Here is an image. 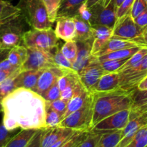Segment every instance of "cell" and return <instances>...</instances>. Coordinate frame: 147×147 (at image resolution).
I'll return each mask as SVG.
<instances>
[{"label": "cell", "instance_id": "obj_1", "mask_svg": "<svg viewBox=\"0 0 147 147\" xmlns=\"http://www.w3.org/2000/svg\"><path fill=\"white\" fill-rule=\"evenodd\" d=\"M2 123L6 129H46L47 101L30 89L17 88L1 102Z\"/></svg>", "mask_w": 147, "mask_h": 147}, {"label": "cell", "instance_id": "obj_2", "mask_svg": "<svg viewBox=\"0 0 147 147\" xmlns=\"http://www.w3.org/2000/svg\"><path fill=\"white\" fill-rule=\"evenodd\" d=\"M136 89L124 90L119 88L110 91L92 93V129L95 125L108 116L125 109H131L133 105V96Z\"/></svg>", "mask_w": 147, "mask_h": 147}, {"label": "cell", "instance_id": "obj_3", "mask_svg": "<svg viewBox=\"0 0 147 147\" xmlns=\"http://www.w3.org/2000/svg\"><path fill=\"white\" fill-rule=\"evenodd\" d=\"M21 12L0 23V47L12 48L22 45L23 36L28 27Z\"/></svg>", "mask_w": 147, "mask_h": 147}, {"label": "cell", "instance_id": "obj_4", "mask_svg": "<svg viewBox=\"0 0 147 147\" xmlns=\"http://www.w3.org/2000/svg\"><path fill=\"white\" fill-rule=\"evenodd\" d=\"M17 7L32 29L49 30L53 27L43 0H20Z\"/></svg>", "mask_w": 147, "mask_h": 147}, {"label": "cell", "instance_id": "obj_5", "mask_svg": "<svg viewBox=\"0 0 147 147\" xmlns=\"http://www.w3.org/2000/svg\"><path fill=\"white\" fill-rule=\"evenodd\" d=\"M93 118V95L90 93L88 100L84 106L70 113L60 121L58 126L80 131H90Z\"/></svg>", "mask_w": 147, "mask_h": 147}, {"label": "cell", "instance_id": "obj_6", "mask_svg": "<svg viewBox=\"0 0 147 147\" xmlns=\"http://www.w3.org/2000/svg\"><path fill=\"white\" fill-rule=\"evenodd\" d=\"M22 45L27 48L53 50L58 47V38L53 28L49 30L31 29L24 33Z\"/></svg>", "mask_w": 147, "mask_h": 147}, {"label": "cell", "instance_id": "obj_7", "mask_svg": "<svg viewBox=\"0 0 147 147\" xmlns=\"http://www.w3.org/2000/svg\"><path fill=\"white\" fill-rule=\"evenodd\" d=\"M91 26H106L113 28L117 20V7L114 0H102L90 7Z\"/></svg>", "mask_w": 147, "mask_h": 147}, {"label": "cell", "instance_id": "obj_8", "mask_svg": "<svg viewBox=\"0 0 147 147\" xmlns=\"http://www.w3.org/2000/svg\"><path fill=\"white\" fill-rule=\"evenodd\" d=\"M144 29L139 27L134 22L130 14L118 18L113 28L112 37H119L129 40H134L142 45L147 47L144 42L142 34Z\"/></svg>", "mask_w": 147, "mask_h": 147}, {"label": "cell", "instance_id": "obj_9", "mask_svg": "<svg viewBox=\"0 0 147 147\" xmlns=\"http://www.w3.org/2000/svg\"><path fill=\"white\" fill-rule=\"evenodd\" d=\"M27 57L21 67V71L29 70H45L58 67L54 62V53L52 50L27 48Z\"/></svg>", "mask_w": 147, "mask_h": 147}, {"label": "cell", "instance_id": "obj_10", "mask_svg": "<svg viewBox=\"0 0 147 147\" xmlns=\"http://www.w3.org/2000/svg\"><path fill=\"white\" fill-rule=\"evenodd\" d=\"M117 73L120 74V88L136 89L139 82L147 76V55L134 66Z\"/></svg>", "mask_w": 147, "mask_h": 147}, {"label": "cell", "instance_id": "obj_11", "mask_svg": "<svg viewBox=\"0 0 147 147\" xmlns=\"http://www.w3.org/2000/svg\"><path fill=\"white\" fill-rule=\"evenodd\" d=\"M106 73L97 57L92 55L88 64L78 73L80 83L90 93H93L100 78Z\"/></svg>", "mask_w": 147, "mask_h": 147}, {"label": "cell", "instance_id": "obj_12", "mask_svg": "<svg viewBox=\"0 0 147 147\" xmlns=\"http://www.w3.org/2000/svg\"><path fill=\"white\" fill-rule=\"evenodd\" d=\"M130 109H125L109 116L95 125L90 131L95 133H106L113 131L122 130L130 120Z\"/></svg>", "mask_w": 147, "mask_h": 147}, {"label": "cell", "instance_id": "obj_13", "mask_svg": "<svg viewBox=\"0 0 147 147\" xmlns=\"http://www.w3.org/2000/svg\"><path fill=\"white\" fill-rule=\"evenodd\" d=\"M69 72L73 71L66 70L60 67H52V68L45 69L40 75L36 86L32 90L42 97L43 95L58 80L59 78Z\"/></svg>", "mask_w": 147, "mask_h": 147}, {"label": "cell", "instance_id": "obj_14", "mask_svg": "<svg viewBox=\"0 0 147 147\" xmlns=\"http://www.w3.org/2000/svg\"><path fill=\"white\" fill-rule=\"evenodd\" d=\"M78 45V53L76 60L73 63V70L80 73L90 62L92 57L91 51L93 39L86 41H76Z\"/></svg>", "mask_w": 147, "mask_h": 147}, {"label": "cell", "instance_id": "obj_15", "mask_svg": "<svg viewBox=\"0 0 147 147\" xmlns=\"http://www.w3.org/2000/svg\"><path fill=\"white\" fill-rule=\"evenodd\" d=\"M55 22V32L57 38L65 42L75 40L76 30L73 17H60L57 18Z\"/></svg>", "mask_w": 147, "mask_h": 147}, {"label": "cell", "instance_id": "obj_16", "mask_svg": "<svg viewBox=\"0 0 147 147\" xmlns=\"http://www.w3.org/2000/svg\"><path fill=\"white\" fill-rule=\"evenodd\" d=\"M144 47L145 46L142 45L138 42L134 40H129L125 39L119 38V37H111L109 39V41L104 45L101 50L94 55L96 57H100L103 55L108 54V53H112V52L117 51V50H122V49L130 48V47Z\"/></svg>", "mask_w": 147, "mask_h": 147}, {"label": "cell", "instance_id": "obj_17", "mask_svg": "<svg viewBox=\"0 0 147 147\" xmlns=\"http://www.w3.org/2000/svg\"><path fill=\"white\" fill-rule=\"evenodd\" d=\"M93 42L91 54L94 55L98 53L113 34V28L106 26H92Z\"/></svg>", "mask_w": 147, "mask_h": 147}, {"label": "cell", "instance_id": "obj_18", "mask_svg": "<svg viewBox=\"0 0 147 147\" xmlns=\"http://www.w3.org/2000/svg\"><path fill=\"white\" fill-rule=\"evenodd\" d=\"M74 131H76L73 129L58 126L43 129L41 138V147H50L65 135Z\"/></svg>", "mask_w": 147, "mask_h": 147}, {"label": "cell", "instance_id": "obj_19", "mask_svg": "<svg viewBox=\"0 0 147 147\" xmlns=\"http://www.w3.org/2000/svg\"><path fill=\"white\" fill-rule=\"evenodd\" d=\"M42 71L43 70H29L20 72L15 78L17 88H22L32 90L37 85Z\"/></svg>", "mask_w": 147, "mask_h": 147}, {"label": "cell", "instance_id": "obj_20", "mask_svg": "<svg viewBox=\"0 0 147 147\" xmlns=\"http://www.w3.org/2000/svg\"><path fill=\"white\" fill-rule=\"evenodd\" d=\"M121 78L119 73H105L100 78L93 93L114 90L120 88Z\"/></svg>", "mask_w": 147, "mask_h": 147}, {"label": "cell", "instance_id": "obj_21", "mask_svg": "<svg viewBox=\"0 0 147 147\" xmlns=\"http://www.w3.org/2000/svg\"><path fill=\"white\" fill-rule=\"evenodd\" d=\"M39 129H22L16 134L4 147H26Z\"/></svg>", "mask_w": 147, "mask_h": 147}, {"label": "cell", "instance_id": "obj_22", "mask_svg": "<svg viewBox=\"0 0 147 147\" xmlns=\"http://www.w3.org/2000/svg\"><path fill=\"white\" fill-rule=\"evenodd\" d=\"M76 23V41H86L93 39L91 26L88 22L85 21L78 15L73 17Z\"/></svg>", "mask_w": 147, "mask_h": 147}, {"label": "cell", "instance_id": "obj_23", "mask_svg": "<svg viewBox=\"0 0 147 147\" xmlns=\"http://www.w3.org/2000/svg\"><path fill=\"white\" fill-rule=\"evenodd\" d=\"M86 1L87 0H63L57 12V18L75 17L79 7Z\"/></svg>", "mask_w": 147, "mask_h": 147}, {"label": "cell", "instance_id": "obj_24", "mask_svg": "<svg viewBox=\"0 0 147 147\" xmlns=\"http://www.w3.org/2000/svg\"><path fill=\"white\" fill-rule=\"evenodd\" d=\"M27 48L24 45L16 46L9 50L7 59L13 65L21 67L27 60Z\"/></svg>", "mask_w": 147, "mask_h": 147}, {"label": "cell", "instance_id": "obj_25", "mask_svg": "<svg viewBox=\"0 0 147 147\" xmlns=\"http://www.w3.org/2000/svg\"><path fill=\"white\" fill-rule=\"evenodd\" d=\"M122 130L103 133L96 147H116L121 139Z\"/></svg>", "mask_w": 147, "mask_h": 147}, {"label": "cell", "instance_id": "obj_26", "mask_svg": "<svg viewBox=\"0 0 147 147\" xmlns=\"http://www.w3.org/2000/svg\"><path fill=\"white\" fill-rule=\"evenodd\" d=\"M142 47H134L130 48L122 49V50H117V51L112 52L108 54L97 57L100 61L108 60H122V59H129L135 53L139 51Z\"/></svg>", "mask_w": 147, "mask_h": 147}, {"label": "cell", "instance_id": "obj_27", "mask_svg": "<svg viewBox=\"0 0 147 147\" xmlns=\"http://www.w3.org/2000/svg\"><path fill=\"white\" fill-rule=\"evenodd\" d=\"M18 74H15L8 78L0 83V103H1L7 96H8L10 93H12L17 88L15 78Z\"/></svg>", "mask_w": 147, "mask_h": 147}, {"label": "cell", "instance_id": "obj_28", "mask_svg": "<svg viewBox=\"0 0 147 147\" xmlns=\"http://www.w3.org/2000/svg\"><path fill=\"white\" fill-rule=\"evenodd\" d=\"M21 12L17 6H14L11 2L4 0H0V17L2 21L15 16Z\"/></svg>", "mask_w": 147, "mask_h": 147}, {"label": "cell", "instance_id": "obj_29", "mask_svg": "<svg viewBox=\"0 0 147 147\" xmlns=\"http://www.w3.org/2000/svg\"><path fill=\"white\" fill-rule=\"evenodd\" d=\"M61 51L65 57L73 63L76 60L78 53V45L76 40H70L65 42L62 46Z\"/></svg>", "mask_w": 147, "mask_h": 147}, {"label": "cell", "instance_id": "obj_30", "mask_svg": "<svg viewBox=\"0 0 147 147\" xmlns=\"http://www.w3.org/2000/svg\"><path fill=\"white\" fill-rule=\"evenodd\" d=\"M129 59L122 60H108L100 61L102 67L106 73H116L118 72Z\"/></svg>", "mask_w": 147, "mask_h": 147}, {"label": "cell", "instance_id": "obj_31", "mask_svg": "<svg viewBox=\"0 0 147 147\" xmlns=\"http://www.w3.org/2000/svg\"><path fill=\"white\" fill-rule=\"evenodd\" d=\"M43 1L45 4L50 22L54 23L57 20V12L61 6L63 0H43Z\"/></svg>", "mask_w": 147, "mask_h": 147}, {"label": "cell", "instance_id": "obj_32", "mask_svg": "<svg viewBox=\"0 0 147 147\" xmlns=\"http://www.w3.org/2000/svg\"><path fill=\"white\" fill-rule=\"evenodd\" d=\"M62 121V116L56 111L48 106L47 103V110H46L45 126L47 128L55 127L59 125Z\"/></svg>", "mask_w": 147, "mask_h": 147}, {"label": "cell", "instance_id": "obj_33", "mask_svg": "<svg viewBox=\"0 0 147 147\" xmlns=\"http://www.w3.org/2000/svg\"><path fill=\"white\" fill-rule=\"evenodd\" d=\"M54 62L58 67L70 71H75L73 68V63L67 60L61 51V49L57 47L54 53Z\"/></svg>", "mask_w": 147, "mask_h": 147}, {"label": "cell", "instance_id": "obj_34", "mask_svg": "<svg viewBox=\"0 0 147 147\" xmlns=\"http://www.w3.org/2000/svg\"><path fill=\"white\" fill-rule=\"evenodd\" d=\"M147 146V125L139 129L133 141L126 147H146Z\"/></svg>", "mask_w": 147, "mask_h": 147}, {"label": "cell", "instance_id": "obj_35", "mask_svg": "<svg viewBox=\"0 0 147 147\" xmlns=\"http://www.w3.org/2000/svg\"><path fill=\"white\" fill-rule=\"evenodd\" d=\"M147 55V47H142L139 51L136 52L129 59V60L126 61V63H125L123 65V67L120 69L118 72L122 71V70H125V69L129 68V67H131L133 66H134L135 65L137 64L138 63L141 61L144 57H145Z\"/></svg>", "mask_w": 147, "mask_h": 147}, {"label": "cell", "instance_id": "obj_36", "mask_svg": "<svg viewBox=\"0 0 147 147\" xmlns=\"http://www.w3.org/2000/svg\"><path fill=\"white\" fill-rule=\"evenodd\" d=\"M80 78H79L78 76L63 91H61V93H60V98L68 102L73 98V96H74L76 88H77L78 85L80 83Z\"/></svg>", "mask_w": 147, "mask_h": 147}, {"label": "cell", "instance_id": "obj_37", "mask_svg": "<svg viewBox=\"0 0 147 147\" xmlns=\"http://www.w3.org/2000/svg\"><path fill=\"white\" fill-rule=\"evenodd\" d=\"M102 134L89 131L87 136L78 144L77 147H96Z\"/></svg>", "mask_w": 147, "mask_h": 147}, {"label": "cell", "instance_id": "obj_38", "mask_svg": "<svg viewBox=\"0 0 147 147\" xmlns=\"http://www.w3.org/2000/svg\"><path fill=\"white\" fill-rule=\"evenodd\" d=\"M60 93L61 91L60 90V88L58 86L57 80L48 89L47 92L43 95L42 98L48 102L54 101V100H57L60 98Z\"/></svg>", "mask_w": 147, "mask_h": 147}, {"label": "cell", "instance_id": "obj_39", "mask_svg": "<svg viewBox=\"0 0 147 147\" xmlns=\"http://www.w3.org/2000/svg\"><path fill=\"white\" fill-rule=\"evenodd\" d=\"M89 131H77L73 134V136L60 147H75L86 136Z\"/></svg>", "mask_w": 147, "mask_h": 147}, {"label": "cell", "instance_id": "obj_40", "mask_svg": "<svg viewBox=\"0 0 147 147\" xmlns=\"http://www.w3.org/2000/svg\"><path fill=\"white\" fill-rule=\"evenodd\" d=\"M14 131H9L6 129L3 123L0 124V147H4L9 141L14 136Z\"/></svg>", "mask_w": 147, "mask_h": 147}, {"label": "cell", "instance_id": "obj_41", "mask_svg": "<svg viewBox=\"0 0 147 147\" xmlns=\"http://www.w3.org/2000/svg\"><path fill=\"white\" fill-rule=\"evenodd\" d=\"M147 9V3L145 0H135L132 8L131 9L130 14L133 19L142 14Z\"/></svg>", "mask_w": 147, "mask_h": 147}, {"label": "cell", "instance_id": "obj_42", "mask_svg": "<svg viewBox=\"0 0 147 147\" xmlns=\"http://www.w3.org/2000/svg\"><path fill=\"white\" fill-rule=\"evenodd\" d=\"M47 103L50 107L54 109L55 111H56L63 118V114L65 113L66 109H67V101L63 100L61 98H59L57 100H55L52 102L47 101Z\"/></svg>", "mask_w": 147, "mask_h": 147}, {"label": "cell", "instance_id": "obj_43", "mask_svg": "<svg viewBox=\"0 0 147 147\" xmlns=\"http://www.w3.org/2000/svg\"><path fill=\"white\" fill-rule=\"evenodd\" d=\"M135 0H125L121 5L117 9V18L123 17L126 14H130L131 9L132 8Z\"/></svg>", "mask_w": 147, "mask_h": 147}, {"label": "cell", "instance_id": "obj_44", "mask_svg": "<svg viewBox=\"0 0 147 147\" xmlns=\"http://www.w3.org/2000/svg\"><path fill=\"white\" fill-rule=\"evenodd\" d=\"M76 15L80 17V18L83 19L85 21L89 22L90 18H91L92 14L91 11H90V8L87 7L86 3H84V4H83L80 7H79V9L77 11Z\"/></svg>", "mask_w": 147, "mask_h": 147}, {"label": "cell", "instance_id": "obj_45", "mask_svg": "<svg viewBox=\"0 0 147 147\" xmlns=\"http://www.w3.org/2000/svg\"><path fill=\"white\" fill-rule=\"evenodd\" d=\"M134 20L139 27H142L144 30L147 28V9L138 17L134 19Z\"/></svg>", "mask_w": 147, "mask_h": 147}, {"label": "cell", "instance_id": "obj_46", "mask_svg": "<svg viewBox=\"0 0 147 147\" xmlns=\"http://www.w3.org/2000/svg\"><path fill=\"white\" fill-rule=\"evenodd\" d=\"M42 129H39L26 147H41V138Z\"/></svg>", "mask_w": 147, "mask_h": 147}, {"label": "cell", "instance_id": "obj_47", "mask_svg": "<svg viewBox=\"0 0 147 147\" xmlns=\"http://www.w3.org/2000/svg\"><path fill=\"white\" fill-rule=\"evenodd\" d=\"M20 72H21V69L15 70H0V83L8 78L11 77L15 74H18Z\"/></svg>", "mask_w": 147, "mask_h": 147}, {"label": "cell", "instance_id": "obj_48", "mask_svg": "<svg viewBox=\"0 0 147 147\" xmlns=\"http://www.w3.org/2000/svg\"><path fill=\"white\" fill-rule=\"evenodd\" d=\"M10 50H11L10 48H4V47H0V63L7 59Z\"/></svg>", "mask_w": 147, "mask_h": 147}, {"label": "cell", "instance_id": "obj_49", "mask_svg": "<svg viewBox=\"0 0 147 147\" xmlns=\"http://www.w3.org/2000/svg\"><path fill=\"white\" fill-rule=\"evenodd\" d=\"M136 88L139 90H147V76L142 79L138 84Z\"/></svg>", "mask_w": 147, "mask_h": 147}, {"label": "cell", "instance_id": "obj_50", "mask_svg": "<svg viewBox=\"0 0 147 147\" xmlns=\"http://www.w3.org/2000/svg\"><path fill=\"white\" fill-rule=\"evenodd\" d=\"M102 1V0H87V1L86 2V5H87L88 7H91L92 6H93L94 4H96V3L99 2V1Z\"/></svg>", "mask_w": 147, "mask_h": 147}, {"label": "cell", "instance_id": "obj_51", "mask_svg": "<svg viewBox=\"0 0 147 147\" xmlns=\"http://www.w3.org/2000/svg\"><path fill=\"white\" fill-rule=\"evenodd\" d=\"M142 39H143L145 45L147 46V28H146L144 30L143 34H142Z\"/></svg>", "mask_w": 147, "mask_h": 147}, {"label": "cell", "instance_id": "obj_52", "mask_svg": "<svg viewBox=\"0 0 147 147\" xmlns=\"http://www.w3.org/2000/svg\"><path fill=\"white\" fill-rule=\"evenodd\" d=\"M114 1H115V4H116V7H117V8H119L125 0H114Z\"/></svg>", "mask_w": 147, "mask_h": 147}, {"label": "cell", "instance_id": "obj_53", "mask_svg": "<svg viewBox=\"0 0 147 147\" xmlns=\"http://www.w3.org/2000/svg\"><path fill=\"white\" fill-rule=\"evenodd\" d=\"M0 112H2V105H1V103H0Z\"/></svg>", "mask_w": 147, "mask_h": 147}, {"label": "cell", "instance_id": "obj_54", "mask_svg": "<svg viewBox=\"0 0 147 147\" xmlns=\"http://www.w3.org/2000/svg\"><path fill=\"white\" fill-rule=\"evenodd\" d=\"M4 1H9V2H11V1H12V0H4Z\"/></svg>", "mask_w": 147, "mask_h": 147}, {"label": "cell", "instance_id": "obj_55", "mask_svg": "<svg viewBox=\"0 0 147 147\" xmlns=\"http://www.w3.org/2000/svg\"><path fill=\"white\" fill-rule=\"evenodd\" d=\"M1 22H2V19H1V17H0V23H1Z\"/></svg>", "mask_w": 147, "mask_h": 147}, {"label": "cell", "instance_id": "obj_56", "mask_svg": "<svg viewBox=\"0 0 147 147\" xmlns=\"http://www.w3.org/2000/svg\"><path fill=\"white\" fill-rule=\"evenodd\" d=\"M145 1H146V2L147 3V0H145Z\"/></svg>", "mask_w": 147, "mask_h": 147}, {"label": "cell", "instance_id": "obj_57", "mask_svg": "<svg viewBox=\"0 0 147 147\" xmlns=\"http://www.w3.org/2000/svg\"><path fill=\"white\" fill-rule=\"evenodd\" d=\"M77 146H78V145H76V146H75V147H77Z\"/></svg>", "mask_w": 147, "mask_h": 147}, {"label": "cell", "instance_id": "obj_58", "mask_svg": "<svg viewBox=\"0 0 147 147\" xmlns=\"http://www.w3.org/2000/svg\"><path fill=\"white\" fill-rule=\"evenodd\" d=\"M146 147H147V146H146Z\"/></svg>", "mask_w": 147, "mask_h": 147}]
</instances>
